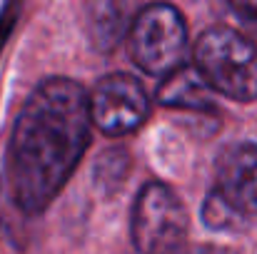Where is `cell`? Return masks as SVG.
<instances>
[{"label":"cell","mask_w":257,"mask_h":254,"mask_svg":"<svg viewBox=\"0 0 257 254\" xmlns=\"http://www.w3.org/2000/svg\"><path fill=\"white\" fill-rule=\"evenodd\" d=\"M90 107L83 85L48 78L20 107L5 157L8 189L25 214L43 212L70 179L90 145Z\"/></svg>","instance_id":"6da1fadb"},{"label":"cell","mask_w":257,"mask_h":254,"mask_svg":"<svg viewBox=\"0 0 257 254\" xmlns=\"http://www.w3.org/2000/svg\"><path fill=\"white\" fill-rule=\"evenodd\" d=\"M195 70L210 90L230 100H257V45L232 28H207L197 38Z\"/></svg>","instance_id":"7a4b0ae2"},{"label":"cell","mask_w":257,"mask_h":254,"mask_svg":"<svg viewBox=\"0 0 257 254\" xmlns=\"http://www.w3.org/2000/svg\"><path fill=\"white\" fill-rule=\"evenodd\" d=\"M130 55L135 65L155 78H168L185 65L187 25L182 13L170 3H150L140 8L127 30Z\"/></svg>","instance_id":"3957f363"},{"label":"cell","mask_w":257,"mask_h":254,"mask_svg":"<svg viewBox=\"0 0 257 254\" xmlns=\"http://www.w3.org/2000/svg\"><path fill=\"white\" fill-rule=\"evenodd\" d=\"M190 217L182 199L163 182H148L133 207V244L140 254H180Z\"/></svg>","instance_id":"277c9868"},{"label":"cell","mask_w":257,"mask_h":254,"mask_svg":"<svg viewBox=\"0 0 257 254\" xmlns=\"http://www.w3.org/2000/svg\"><path fill=\"white\" fill-rule=\"evenodd\" d=\"M92 125L112 137L135 132L150 115V97L143 83L127 73L105 75L87 95Z\"/></svg>","instance_id":"5b68a950"},{"label":"cell","mask_w":257,"mask_h":254,"mask_svg":"<svg viewBox=\"0 0 257 254\" xmlns=\"http://www.w3.org/2000/svg\"><path fill=\"white\" fill-rule=\"evenodd\" d=\"M217 184L212 192L240 217H257V145H235L217 162Z\"/></svg>","instance_id":"8992f818"},{"label":"cell","mask_w":257,"mask_h":254,"mask_svg":"<svg viewBox=\"0 0 257 254\" xmlns=\"http://www.w3.org/2000/svg\"><path fill=\"white\" fill-rule=\"evenodd\" d=\"M90 40L100 53H110L130 30L135 0H85Z\"/></svg>","instance_id":"52a82bcc"},{"label":"cell","mask_w":257,"mask_h":254,"mask_svg":"<svg viewBox=\"0 0 257 254\" xmlns=\"http://www.w3.org/2000/svg\"><path fill=\"white\" fill-rule=\"evenodd\" d=\"M158 102L165 107L215 112V100H212L210 85L190 65H182L175 73H170L168 78H163V83L158 87Z\"/></svg>","instance_id":"ba28073f"},{"label":"cell","mask_w":257,"mask_h":254,"mask_svg":"<svg viewBox=\"0 0 257 254\" xmlns=\"http://www.w3.org/2000/svg\"><path fill=\"white\" fill-rule=\"evenodd\" d=\"M202 214H205V222L215 229H227V227H235L237 224V214L217 197V192H210L207 199H205V207H202Z\"/></svg>","instance_id":"9c48e42d"},{"label":"cell","mask_w":257,"mask_h":254,"mask_svg":"<svg viewBox=\"0 0 257 254\" xmlns=\"http://www.w3.org/2000/svg\"><path fill=\"white\" fill-rule=\"evenodd\" d=\"M227 3L242 20L257 25V0H227Z\"/></svg>","instance_id":"30bf717a"}]
</instances>
